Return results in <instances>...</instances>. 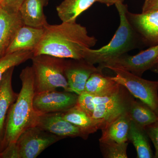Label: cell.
<instances>
[{
  "label": "cell",
  "mask_w": 158,
  "mask_h": 158,
  "mask_svg": "<svg viewBox=\"0 0 158 158\" xmlns=\"http://www.w3.org/2000/svg\"><path fill=\"white\" fill-rule=\"evenodd\" d=\"M97 42L95 37L88 35L85 27L76 22L48 24L34 56L44 54L62 59H84L86 51Z\"/></svg>",
  "instance_id": "1"
},
{
  "label": "cell",
  "mask_w": 158,
  "mask_h": 158,
  "mask_svg": "<svg viewBox=\"0 0 158 158\" xmlns=\"http://www.w3.org/2000/svg\"><path fill=\"white\" fill-rule=\"evenodd\" d=\"M21 89L9 109L5 134L0 144V152L18 138L26 130L34 126L37 113L34 110V78L32 66H27L20 74Z\"/></svg>",
  "instance_id": "2"
},
{
  "label": "cell",
  "mask_w": 158,
  "mask_h": 158,
  "mask_svg": "<svg viewBox=\"0 0 158 158\" xmlns=\"http://www.w3.org/2000/svg\"><path fill=\"white\" fill-rule=\"evenodd\" d=\"M115 5L120 19L119 27L113 38L107 45L98 49L90 48L86 51L84 59L90 64L101 65L144 45L141 37L128 19L127 5L120 1Z\"/></svg>",
  "instance_id": "3"
},
{
  "label": "cell",
  "mask_w": 158,
  "mask_h": 158,
  "mask_svg": "<svg viewBox=\"0 0 158 158\" xmlns=\"http://www.w3.org/2000/svg\"><path fill=\"white\" fill-rule=\"evenodd\" d=\"M31 59L35 93L59 88L70 92L65 75L67 60L44 54L34 56Z\"/></svg>",
  "instance_id": "4"
},
{
  "label": "cell",
  "mask_w": 158,
  "mask_h": 158,
  "mask_svg": "<svg viewBox=\"0 0 158 158\" xmlns=\"http://www.w3.org/2000/svg\"><path fill=\"white\" fill-rule=\"evenodd\" d=\"M120 85L115 92L103 96H94L95 109L92 118L102 130L109 123L129 112L134 97Z\"/></svg>",
  "instance_id": "5"
},
{
  "label": "cell",
  "mask_w": 158,
  "mask_h": 158,
  "mask_svg": "<svg viewBox=\"0 0 158 158\" xmlns=\"http://www.w3.org/2000/svg\"><path fill=\"white\" fill-rule=\"evenodd\" d=\"M116 74L112 79L124 86L133 96L147 105L158 116V81H150L122 69L110 67Z\"/></svg>",
  "instance_id": "6"
},
{
  "label": "cell",
  "mask_w": 158,
  "mask_h": 158,
  "mask_svg": "<svg viewBox=\"0 0 158 158\" xmlns=\"http://www.w3.org/2000/svg\"><path fill=\"white\" fill-rule=\"evenodd\" d=\"M63 139L37 126L23 132L15 142L18 158H36L47 148Z\"/></svg>",
  "instance_id": "7"
},
{
  "label": "cell",
  "mask_w": 158,
  "mask_h": 158,
  "mask_svg": "<svg viewBox=\"0 0 158 158\" xmlns=\"http://www.w3.org/2000/svg\"><path fill=\"white\" fill-rule=\"evenodd\" d=\"M158 63V44L135 56L124 54L99 65L98 68L101 70L110 67L122 69L141 77L145 71L151 69Z\"/></svg>",
  "instance_id": "8"
},
{
  "label": "cell",
  "mask_w": 158,
  "mask_h": 158,
  "mask_svg": "<svg viewBox=\"0 0 158 158\" xmlns=\"http://www.w3.org/2000/svg\"><path fill=\"white\" fill-rule=\"evenodd\" d=\"M78 95L69 91L48 90L35 93L34 110L38 113H62L74 106Z\"/></svg>",
  "instance_id": "9"
},
{
  "label": "cell",
  "mask_w": 158,
  "mask_h": 158,
  "mask_svg": "<svg viewBox=\"0 0 158 158\" xmlns=\"http://www.w3.org/2000/svg\"><path fill=\"white\" fill-rule=\"evenodd\" d=\"M34 126L63 138L80 137L87 139L89 135L85 131L65 120L62 113H37Z\"/></svg>",
  "instance_id": "10"
},
{
  "label": "cell",
  "mask_w": 158,
  "mask_h": 158,
  "mask_svg": "<svg viewBox=\"0 0 158 158\" xmlns=\"http://www.w3.org/2000/svg\"><path fill=\"white\" fill-rule=\"evenodd\" d=\"M127 16L144 45L151 47L158 44V10L141 14L131 13L127 10Z\"/></svg>",
  "instance_id": "11"
},
{
  "label": "cell",
  "mask_w": 158,
  "mask_h": 158,
  "mask_svg": "<svg viewBox=\"0 0 158 158\" xmlns=\"http://www.w3.org/2000/svg\"><path fill=\"white\" fill-rule=\"evenodd\" d=\"M99 70L102 71L85 59L67 60L65 75L70 92L78 95L84 92L90 75Z\"/></svg>",
  "instance_id": "12"
},
{
  "label": "cell",
  "mask_w": 158,
  "mask_h": 158,
  "mask_svg": "<svg viewBox=\"0 0 158 158\" xmlns=\"http://www.w3.org/2000/svg\"><path fill=\"white\" fill-rule=\"evenodd\" d=\"M23 25L19 11L9 12L0 6V58L6 55L19 30Z\"/></svg>",
  "instance_id": "13"
},
{
  "label": "cell",
  "mask_w": 158,
  "mask_h": 158,
  "mask_svg": "<svg viewBox=\"0 0 158 158\" xmlns=\"http://www.w3.org/2000/svg\"><path fill=\"white\" fill-rule=\"evenodd\" d=\"M14 67L8 69L0 82V144L2 141L6 119L9 109L16 100L18 94L12 87V77Z\"/></svg>",
  "instance_id": "14"
},
{
  "label": "cell",
  "mask_w": 158,
  "mask_h": 158,
  "mask_svg": "<svg viewBox=\"0 0 158 158\" xmlns=\"http://www.w3.org/2000/svg\"><path fill=\"white\" fill-rule=\"evenodd\" d=\"M44 28L23 25L17 32L6 54L20 51H32L38 45L44 34Z\"/></svg>",
  "instance_id": "15"
},
{
  "label": "cell",
  "mask_w": 158,
  "mask_h": 158,
  "mask_svg": "<svg viewBox=\"0 0 158 158\" xmlns=\"http://www.w3.org/2000/svg\"><path fill=\"white\" fill-rule=\"evenodd\" d=\"M49 0H24L19 10L24 25L36 28H44L48 24L44 8Z\"/></svg>",
  "instance_id": "16"
},
{
  "label": "cell",
  "mask_w": 158,
  "mask_h": 158,
  "mask_svg": "<svg viewBox=\"0 0 158 158\" xmlns=\"http://www.w3.org/2000/svg\"><path fill=\"white\" fill-rule=\"evenodd\" d=\"M131 121L129 112L123 114L102 129V136L99 141H113L118 143L127 142Z\"/></svg>",
  "instance_id": "17"
},
{
  "label": "cell",
  "mask_w": 158,
  "mask_h": 158,
  "mask_svg": "<svg viewBox=\"0 0 158 158\" xmlns=\"http://www.w3.org/2000/svg\"><path fill=\"white\" fill-rule=\"evenodd\" d=\"M120 86L111 77L106 76L102 71L94 73L88 79L84 92L94 96H103L115 92Z\"/></svg>",
  "instance_id": "18"
},
{
  "label": "cell",
  "mask_w": 158,
  "mask_h": 158,
  "mask_svg": "<svg viewBox=\"0 0 158 158\" xmlns=\"http://www.w3.org/2000/svg\"><path fill=\"white\" fill-rule=\"evenodd\" d=\"M98 0H64L56 7L62 23H75L77 19Z\"/></svg>",
  "instance_id": "19"
},
{
  "label": "cell",
  "mask_w": 158,
  "mask_h": 158,
  "mask_svg": "<svg viewBox=\"0 0 158 158\" xmlns=\"http://www.w3.org/2000/svg\"><path fill=\"white\" fill-rule=\"evenodd\" d=\"M148 138L145 128L139 126L131 120L128 134V140L135 146L137 158L153 157Z\"/></svg>",
  "instance_id": "20"
},
{
  "label": "cell",
  "mask_w": 158,
  "mask_h": 158,
  "mask_svg": "<svg viewBox=\"0 0 158 158\" xmlns=\"http://www.w3.org/2000/svg\"><path fill=\"white\" fill-rule=\"evenodd\" d=\"M62 116L66 121L80 128L89 135L99 130L98 125L93 118L77 104L65 112H62Z\"/></svg>",
  "instance_id": "21"
},
{
  "label": "cell",
  "mask_w": 158,
  "mask_h": 158,
  "mask_svg": "<svg viewBox=\"0 0 158 158\" xmlns=\"http://www.w3.org/2000/svg\"><path fill=\"white\" fill-rule=\"evenodd\" d=\"M129 113L131 120L144 128L158 121L157 115L149 106L135 99L131 103Z\"/></svg>",
  "instance_id": "22"
},
{
  "label": "cell",
  "mask_w": 158,
  "mask_h": 158,
  "mask_svg": "<svg viewBox=\"0 0 158 158\" xmlns=\"http://www.w3.org/2000/svg\"><path fill=\"white\" fill-rule=\"evenodd\" d=\"M33 56V51L26 50L6 54L0 58V82L3 75L8 69L25 62Z\"/></svg>",
  "instance_id": "23"
},
{
  "label": "cell",
  "mask_w": 158,
  "mask_h": 158,
  "mask_svg": "<svg viewBox=\"0 0 158 158\" xmlns=\"http://www.w3.org/2000/svg\"><path fill=\"white\" fill-rule=\"evenodd\" d=\"M100 147L103 157L127 158L128 143H118L113 141H99Z\"/></svg>",
  "instance_id": "24"
},
{
  "label": "cell",
  "mask_w": 158,
  "mask_h": 158,
  "mask_svg": "<svg viewBox=\"0 0 158 158\" xmlns=\"http://www.w3.org/2000/svg\"><path fill=\"white\" fill-rule=\"evenodd\" d=\"M94 96L90 94L84 92L78 95L77 105L92 118L95 105L94 102Z\"/></svg>",
  "instance_id": "25"
},
{
  "label": "cell",
  "mask_w": 158,
  "mask_h": 158,
  "mask_svg": "<svg viewBox=\"0 0 158 158\" xmlns=\"http://www.w3.org/2000/svg\"><path fill=\"white\" fill-rule=\"evenodd\" d=\"M145 130L154 145L156 150L154 157L158 158V121L146 127Z\"/></svg>",
  "instance_id": "26"
},
{
  "label": "cell",
  "mask_w": 158,
  "mask_h": 158,
  "mask_svg": "<svg viewBox=\"0 0 158 158\" xmlns=\"http://www.w3.org/2000/svg\"><path fill=\"white\" fill-rule=\"evenodd\" d=\"M24 0H2L0 6L7 11L18 12Z\"/></svg>",
  "instance_id": "27"
},
{
  "label": "cell",
  "mask_w": 158,
  "mask_h": 158,
  "mask_svg": "<svg viewBox=\"0 0 158 158\" xmlns=\"http://www.w3.org/2000/svg\"><path fill=\"white\" fill-rule=\"evenodd\" d=\"M158 10V0H145L142 6V12Z\"/></svg>",
  "instance_id": "28"
},
{
  "label": "cell",
  "mask_w": 158,
  "mask_h": 158,
  "mask_svg": "<svg viewBox=\"0 0 158 158\" xmlns=\"http://www.w3.org/2000/svg\"><path fill=\"white\" fill-rule=\"evenodd\" d=\"M118 1L120 0H98V2L105 4L106 6L109 7V6L115 5V4Z\"/></svg>",
  "instance_id": "29"
},
{
  "label": "cell",
  "mask_w": 158,
  "mask_h": 158,
  "mask_svg": "<svg viewBox=\"0 0 158 158\" xmlns=\"http://www.w3.org/2000/svg\"><path fill=\"white\" fill-rule=\"evenodd\" d=\"M151 69L153 72L157 73L158 74V63L156 64Z\"/></svg>",
  "instance_id": "30"
},
{
  "label": "cell",
  "mask_w": 158,
  "mask_h": 158,
  "mask_svg": "<svg viewBox=\"0 0 158 158\" xmlns=\"http://www.w3.org/2000/svg\"><path fill=\"white\" fill-rule=\"evenodd\" d=\"M120 2H122L123 3L124 2V0H120Z\"/></svg>",
  "instance_id": "31"
},
{
  "label": "cell",
  "mask_w": 158,
  "mask_h": 158,
  "mask_svg": "<svg viewBox=\"0 0 158 158\" xmlns=\"http://www.w3.org/2000/svg\"><path fill=\"white\" fill-rule=\"evenodd\" d=\"M2 0H0V4H1V2H2Z\"/></svg>",
  "instance_id": "32"
}]
</instances>
